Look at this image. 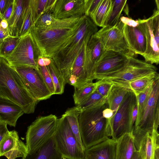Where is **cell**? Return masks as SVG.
<instances>
[{"label":"cell","instance_id":"6da1fadb","mask_svg":"<svg viewBox=\"0 0 159 159\" xmlns=\"http://www.w3.org/2000/svg\"><path fill=\"white\" fill-rule=\"evenodd\" d=\"M0 98L14 103L24 113H34L38 101L27 89L21 77L4 58L0 57Z\"/></svg>","mask_w":159,"mask_h":159},{"label":"cell","instance_id":"7a4b0ae2","mask_svg":"<svg viewBox=\"0 0 159 159\" xmlns=\"http://www.w3.org/2000/svg\"><path fill=\"white\" fill-rule=\"evenodd\" d=\"M108 105L101 106L81 111L79 116L81 138L85 148L103 141L111 136L110 120L103 114Z\"/></svg>","mask_w":159,"mask_h":159},{"label":"cell","instance_id":"3957f363","mask_svg":"<svg viewBox=\"0 0 159 159\" xmlns=\"http://www.w3.org/2000/svg\"><path fill=\"white\" fill-rule=\"evenodd\" d=\"M98 31L97 26L89 17L84 16L73 38L53 58L54 63L67 83L75 59L90 37Z\"/></svg>","mask_w":159,"mask_h":159},{"label":"cell","instance_id":"277c9868","mask_svg":"<svg viewBox=\"0 0 159 159\" xmlns=\"http://www.w3.org/2000/svg\"><path fill=\"white\" fill-rule=\"evenodd\" d=\"M84 16L70 28L45 30L38 29L33 26L30 33L41 56L51 59L53 58L75 35Z\"/></svg>","mask_w":159,"mask_h":159},{"label":"cell","instance_id":"5b68a950","mask_svg":"<svg viewBox=\"0 0 159 159\" xmlns=\"http://www.w3.org/2000/svg\"><path fill=\"white\" fill-rule=\"evenodd\" d=\"M159 75L153 83L152 91L139 116L137 117L132 133L136 150L148 133L152 134L154 129L157 130L159 125Z\"/></svg>","mask_w":159,"mask_h":159},{"label":"cell","instance_id":"8992f818","mask_svg":"<svg viewBox=\"0 0 159 159\" xmlns=\"http://www.w3.org/2000/svg\"><path fill=\"white\" fill-rule=\"evenodd\" d=\"M153 64L130 56L126 64L121 69L99 78L97 80H107L113 84L121 85L157 73Z\"/></svg>","mask_w":159,"mask_h":159},{"label":"cell","instance_id":"52a82bcc","mask_svg":"<svg viewBox=\"0 0 159 159\" xmlns=\"http://www.w3.org/2000/svg\"><path fill=\"white\" fill-rule=\"evenodd\" d=\"M58 118L54 115L40 116L29 125L26 133V145L29 153L40 147L53 136Z\"/></svg>","mask_w":159,"mask_h":159},{"label":"cell","instance_id":"ba28073f","mask_svg":"<svg viewBox=\"0 0 159 159\" xmlns=\"http://www.w3.org/2000/svg\"><path fill=\"white\" fill-rule=\"evenodd\" d=\"M54 137L57 148L62 158L84 159L85 152L81 148L63 114L58 118L57 127Z\"/></svg>","mask_w":159,"mask_h":159},{"label":"cell","instance_id":"9c48e42d","mask_svg":"<svg viewBox=\"0 0 159 159\" xmlns=\"http://www.w3.org/2000/svg\"><path fill=\"white\" fill-rule=\"evenodd\" d=\"M136 102V96L133 92H129L125 96L110 120L112 139L117 140L124 134L133 132L132 113Z\"/></svg>","mask_w":159,"mask_h":159},{"label":"cell","instance_id":"30bf717a","mask_svg":"<svg viewBox=\"0 0 159 159\" xmlns=\"http://www.w3.org/2000/svg\"><path fill=\"white\" fill-rule=\"evenodd\" d=\"M40 52L30 33L20 39L13 52L4 57L12 66H28L38 68Z\"/></svg>","mask_w":159,"mask_h":159},{"label":"cell","instance_id":"8fae6325","mask_svg":"<svg viewBox=\"0 0 159 159\" xmlns=\"http://www.w3.org/2000/svg\"><path fill=\"white\" fill-rule=\"evenodd\" d=\"M145 34L146 48L142 56L152 64L159 63V10L155 9L146 19H140Z\"/></svg>","mask_w":159,"mask_h":159},{"label":"cell","instance_id":"7c38bea8","mask_svg":"<svg viewBox=\"0 0 159 159\" xmlns=\"http://www.w3.org/2000/svg\"><path fill=\"white\" fill-rule=\"evenodd\" d=\"M12 67L35 99L38 101L46 100L52 95L46 85L39 68L28 66Z\"/></svg>","mask_w":159,"mask_h":159},{"label":"cell","instance_id":"4fadbf2b","mask_svg":"<svg viewBox=\"0 0 159 159\" xmlns=\"http://www.w3.org/2000/svg\"><path fill=\"white\" fill-rule=\"evenodd\" d=\"M95 34L100 40L105 50L134 57L129 51L122 30L117 24L104 26L98 30Z\"/></svg>","mask_w":159,"mask_h":159},{"label":"cell","instance_id":"5bb4252c","mask_svg":"<svg viewBox=\"0 0 159 159\" xmlns=\"http://www.w3.org/2000/svg\"><path fill=\"white\" fill-rule=\"evenodd\" d=\"M130 56L122 53L105 50L94 67L92 80H97L120 69L126 64Z\"/></svg>","mask_w":159,"mask_h":159},{"label":"cell","instance_id":"9a60e30c","mask_svg":"<svg viewBox=\"0 0 159 159\" xmlns=\"http://www.w3.org/2000/svg\"><path fill=\"white\" fill-rule=\"evenodd\" d=\"M29 153L25 144L19 139L16 130L9 131L0 142V156L7 159L24 158Z\"/></svg>","mask_w":159,"mask_h":159},{"label":"cell","instance_id":"2e32d148","mask_svg":"<svg viewBox=\"0 0 159 159\" xmlns=\"http://www.w3.org/2000/svg\"><path fill=\"white\" fill-rule=\"evenodd\" d=\"M137 26L131 27L123 24L120 21L117 24L121 29L129 51L134 55L143 56L146 48L145 34L140 19Z\"/></svg>","mask_w":159,"mask_h":159},{"label":"cell","instance_id":"e0dca14e","mask_svg":"<svg viewBox=\"0 0 159 159\" xmlns=\"http://www.w3.org/2000/svg\"><path fill=\"white\" fill-rule=\"evenodd\" d=\"M56 19L85 15V0H55L50 12Z\"/></svg>","mask_w":159,"mask_h":159},{"label":"cell","instance_id":"ac0fdd59","mask_svg":"<svg viewBox=\"0 0 159 159\" xmlns=\"http://www.w3.org/2000/svg\"><path fill=\"white\" fill-rule=\"evenodd\" d=\"M95 34L89 39L86 50L85 70L89 82H93L92 76L94 67L105 50Z\"/></svg>","mask_w":159,"mask_h":159},{"label":"cell","instance_id":"d6986e66","mask_svg":"<svg viewBox=\"0 0 159 159\" xmlns=\"http://www.w3.org/2000/svg\"><path fill=\"white\" fill-rule=\"evenodd\" d=\"M87 43L83 46L70 69L67 83L73 86L74 88H80L89 83L85 70L86 50Z\"/></svg>","mask_w":159,"mask_h":159},{"label":"cell","instance_id":"ffe728a7","mask_svg":"<svg viewBox=\"0 0 159 159\" xmlns=\"http://www.w3.org/2000/svg\"><path fill=\"white\" fill-rule=\"evenodd\" d=\"M117 143L109 138L86 148L84 159H115Z\"/></svg>","mask_w":159,"mask_h":159},{"label":"cell","instance_id":"44dd1931","mask_svg":"<svg viewBox=\"0 0 159 159\" xmlns=\"http://www.w3.org/2000/svg\"><path fill=\"white\" fill-rule=\"evenodd\" d=\"M83 16L57 19L55 18L50 12H48L41 16L34 26L38 29L45 30L70 28L74 26Z\"/></svg>","mask_w":159,"mask_h":159},{"label":"cell","instance_id":"7402d4cb","mask_svg":"<svg viewBox=\"0 0 159 159\" xmlns=\"http://www.w3.org/2000/svg\"><path fill=\"white\" fill-rule=\"evenodd\" d=\"M30 0H14L12 14L8 21L9 35L18 37L26 9Z\"/></svg>","mask_w":159,"mask_h":159},{"label":"cell","instance_id":"603a6c76","mask_svg":"<svg viewBox=\"0 0 159 159\" xmlns=\"http://www.w3.org/2000/svg\"><path fill=\"white\" fill-rule=\"evenodd\" d=\"M24 113L23 110L17 105L0 98V122L15 127L17 120Z\"/></svg>","mask_w":159,"mask_h":159},{"label":"cell","instance_id":"cb8c5ba5","mask_svg":"<svg viewBox=\"0 0 159 159\" xmlns=\"http://www.w3.org/2000/svg\"><path fill=\"white\" fill-rule=\"evenodd\" d=\"M55 142L54 136L45 143L21 159H62Z\"/></svg>","mask_w":159,"mask_h":159},{"label":"cell","instance_id":"d4e9b609","mask_svg":"<svg viewBox=\"0 0 159 159\" xmlns=\"http://www.w3.org/2000/svg\"><path fill=\"white\" fill-rule=\"evenodd\" d=\"M117 141L115 159H131L136 150L132 132L124 134Z\"/></svg>","mask_w":159,"mask_h":159},{"label":"cell","instance_id":"484cf974","mask_svg":"<svg viewBox=\"0 0 159 159\" xmlns=\"http://www.w3.org/2000/svg\"><path fill=\"white\" fill-rule=\"evenodd\" d=\"M159 134L154 129L152 134L147 133L142 139L138 151L143 159H153L155 147L159 145Z\"/></svg>","mask_w":159,"mask_h":159},{"label":"cell","instance_id":"4316f807","mask_svg":"<svg viewBox=\"0 0 159 159\" xmlns=\"http://www.w3.org/2000/svg\"><path fill=\"white\" fill-rule=\"evenodd\" d=\"M81 111L79 108L76 106L68 108L63 115L67 120L81 148L85 152V148L81 138L79 122V116Z\"/></svg>","mask_w":159,"mask_h":159},{"label":"cell","instance_id":"83f0119b","mask_svg":"<svg viewBox=\"0 0 159 159\" xmlns=\"http://www.w3.org/2000/svg\"><path fill=\"white\" fill-rule=\"evenodd\" d=\"M131 91L128 88L113 84L107 98V102L108 107L112 111L113 116L115 113L125 96L128 93Z\"/></svg>","mask_w":159,"mask_h":159},{"label":"cell","instance_id":"f1b7e54d","mask_svg":"<svg viewBox=\"0 0 159 159\" xmlns=\"http://www.w3.org/2000/svg\"><path fill=\"white\" fill-rule=\"evenodd\" d=\"M159 75L158 73L145 76L128 83L118 85L130 89L137 96L143 92L156 77Z\"/></svg>","mask_w":159,"mask_h":159},{"label":"cell","instance_id":"f546056e","mask_svg":"<svg viewBox=\"0 0 159 159\" xmlns=\"http://www.w3.org/2000/svg\"><path fill=\"white\" fill-rule=\"evenodd\" d=\"M111 0H102L96 12L91 18L97 26H105L111 10Z\"/></svg>","mask_w":159,"mask_h":159},{"label":"cell","instance_id":"4dcf8cb0","mask_svg":"<svg viewBox=\"0 0 159 159\" xmlns=\"http://www.w3.org/2000/svg\"><path fill=\"white\" fill-rule=\"evenodd\" d=\"M127 2L126 0H111V10L105 26H113L118 23L122 11L127 7Z\"/></svg>","mask_w":159,"mask_h":159},{"label":"cell","instance_id":"1f68e13d","mask_svg":"<svg viewBox=\"0 0 159 159\" xmlns=\"http://www.w3.org/2000/svg\"><path fill=\"white\" fill-rule=\"evenodd\" d=\"M55 0H30L34 25L44 14L50 12Z\"/></svg>","mask_w":159,"mask_h":159},{"label":"cell","instance_id":"d6a6232c","mask_svg":"<svg viewBox=\"0 0 159 159\" xmlns=\"http://www.w3.org/2000/svg\"><path fill=\"white\" fill-rule=\"evenodd\" d=\"M52 78L55 88L54 94H61L64 92L66 83L61 72L51 59V63L47 66Z\"/></svg>","mask_w":159,"mask_h":159},{"label":"cell","instance_id":"836d02e7","mask_svg":"<svg viewBox=\"0 0 159 159\" xmlns=\"http://www.w3.org/2000/svg\"><path fill=\"white\" fill-rule=\"evenodd\" d=\"M97 83H88L79 88H74L73 98L75 104L78 105L82 102L96 89Z\"/></svg>","mask_w":159,"mask_h":159},{"label":"cell","instance_id":"e575fe53","mask_svg":"<svg viewBox=\"0 0 159 159\" xmlns=\"http://www.w3.org/2000/svg\"><path fill=\"white\" fill-rule=\"evenodd\" d=\"M107 101V98L101 95L95 90L79 105H77L81 111L101 106Z\"/></svg>","mask_w":159,"mask_h":159},{"label":"cell","instance_id":"d590c367","mask_svg":"<svg viewBox=\"0 0 159 159\" xmlns=\"http://www.w3.org/2000/svg\"><path fill=\"white\" fill-rule=\"evenodd\" d=\"M21 38L9 36L4 39L0 45V57L4 58L11 54Z\"/></svg>","mask_w":159,"mask_h":159},{"label":"cell","instance_id":"8d00e7d4","mask_svg":"<svg viewBox=\"0 0 159 159\" xmlns=\"http://www.w3.org/2000/svg\"><path fill=\"white\" fill-rule=\"evenodd\" d=\"M34 26L33 14L30 4V0L24 16L23 23L20 31L18 37H22L30 33Z\"/></svg>","mask_w":159,"mask_h":159},{"label":"cell","instance_id":"74e56055","mask_svg":"<svg viewBox=\"0 0 159 159\" xmlns=\"http://www.w3.org/2000/svg\"><path fill=\"white\" fill-rule=\"evenodd\" d=\"M153 82L150 84L143 92L136 96L138 105L137 117L139 115L148 99L152 91Z\"/></svg>","mask_w":159,"mask_h":159},{"label":"cell","instance_id":"f35d334b","mask_svg":"<svg viewBox=\"0 0 159 159\" xmlns=\"http://www.w3.org/2000/svg\"><path fill=\"white\" fill-rule=\"evenodd\" d=\"M96 90L101 95L107 98L113 84L104 79L98 80Z\"/></svg>","mask_w":159,"mask_h":159},{"label":"cell","instance_id":"ab89813d","mask_svg":"<svg viewBox=\"0 0 159 159\" xmlns=\"http://www.w3.org/2000/svg\"><path fill=\"white\" fill-rule=\"evenodd\" d=\"M102 0H85V16L90 18L93 16Z\"/></svg>","mask_w":159,"mask_h":159},{"label":"cell","instance_id":"60d3db41","mask_svg":"<svg viewBox=\"0 0 159 159\" xmlns=\"http://www.w3.org/2000/svg\"><path fill=\"white\" fill-rule=\"evenodd\" d=\"M38 66L46 85L52 94H54V87L47 67Z\"/></svg>","mask_w":159,"mask_h":159},{"label":"cell","instance_id":"b9f144b4","mask_svg":"<svg viewBox=\"0 0 159 159\" xmlns=\"http://www.w3.org/2000/svg\"><path fill=\"white\" fill-rule=\"evenodd\" d=\"M119 21L125 25L133 27L137 26L139 24V19L134 20L129 17L125 16H121Z\"/></svg>","mask_w":159,"mask_h":159},{"label":"cell","instance_id":"7bdbcfd3","mask_svg":"<svg viewBox=\"0 0 159 159\" xmlns=\"http://www.w3.org/2000/svg\"><path fill=\"white\" fill-rule=\"evenodd\" d=\"M14 0H10L7 7L2 15V18L8 21L13 11Z\"/></svg>","mask_w":159,"mask_h":159},{"label":"cell","instance_id":"ee69618b","mask_svg":"<svg viewBox=\"0 0 159 159\" xmlns=\"http://www.w3.org/2000/svg\"><path fill=\"white\" fill-rule=\"evenodd\" d=\"M3 18L0 14V45L3 40L6 37L10 36L8 30L3 29L1 25V21Z\"/></svg>","mask_w":159,"mask_h":159},{"label":"cell","instance_id":"f6af8a7d","mask_svg":"<svg viewBox=\"0 0 159 159\" xmlns=\"http://www.w3.org/2000/svg\"><path fill=\"white\" fill-rule=\"evenodd\" d=\"M51 59L48 58L40 57L37 61L38 66H48L51 63Z\"/></svg>","mask_w":159,"mask_h":159},{"label":"cell","instance_id":"bcb514c9","mask_svg":"<svg viewBox=\"0 0 159 159\" xmlns=\"http://www.w3.org/2000/svg\"><path fill=\"white\" fill-rule=\"evenodd\" d=\"M8 131L7 124L4 122H0V142Z\"/></svg>","mask_w":159,"mask_h":159},{"label":"cell","instance_id":"7dc6e473","mask_svg":"<svg viewBox=\"0 0 159 159\" xmlns=\"http://www.w3.org/2000/svg\"><path fill=\"white\" fill-rule=\"evenodd\" d=\"M10 0H0V14L2 16L7 9Z\"/></svg>","mask_w":159,"mask_h":159},{"label":"cell","instance_id":"c3c4849f","mask_svg":"<svg viewBox=\"0 0 159 159\" xmlns=\"http://www.w3.org/2000/svg\"><path fill=\"white\" fill-rule=\"evenodd\" d=\"M138 114V105L137 102L134 107L132 113V121L133 125L134 124L136 120Z\"/></svg>","mask_w":159,"mask_h":159},{"label":"cell","instance_id":"681fc988","mask_svg":"<svg viewBox=\"0 0 159 159\" xmlns=\"http://www.w3.org/2000/svg\"><path fill=\"white\" fill-rule=\"evenodd\" d=\"M1 25L3 29L8 30V21L3 18L1 21Z\"/></svg>","mask_w":159,"mask_h":159},{"label":"cell","instance_id":"f907efd6","mask_svg":"<svg viewBox=\"0 0 159 159\" xmlns=\"http://www.w3.org/2000/svg\"><path fill=\"white\" fill-rule=\"evenodd\" d=\"M153 159H159V145L155 148Z\"/></svg>","mask_w":159,"mask_h":159},{"label":"cell","instance_id":"816d5d0a","mask_svg":"<svg viewBox=\"0 0 159 159\" xmlns=\"http://www.w3.org/2000/svg\"><path fill=\"white\" fill-rule=\"evenodd\" d=\"M131 159H143L138 151L136 150L133 153Z\"/></svg>","mask_w":159,"mask_h":159},{"label":"cell","instance_id":"f5cc1de1","mask_svg":"<svg viewBox=\"0 0 159 159\" xmlns=\"http://www.w3.org/2000/svg\"><path fill=\"white\" fill-rule=\"evenodd\" d=\"M155 2L157 5V10H159V0H155Z\"/></svg>","mask_w":159,"mask_h":159},{"label":"cell","instance_id":"db71d44e","mask_svg":"<svg viewBox=\"0 0 159 159\" xmlns=\"http://www.w3.org/2000/svg\"><path fill=\"white\" fill-rule=\"evenodd\" d=\"M62 159H66V158H62Z\"/></svg>","mask_w":159,"mask_h":159},{"label":"cell","instance_id":"11a10c76","mask_svg":"<svg viewBox=\"0 0 159 159\" xmlns=\"http://www.w3.org/2000/svg\"></svg>","mask_w":159,"mask_h":159},{"label":"cell","instance_id":"9f6ffc18","mask_svg":"<svg viewBox=\"0 0 159 159\" xmlns=\"http://www.w3.org/2000/svg\"></svg>","mask_w":159,"mask_h":159}]
</instances>
